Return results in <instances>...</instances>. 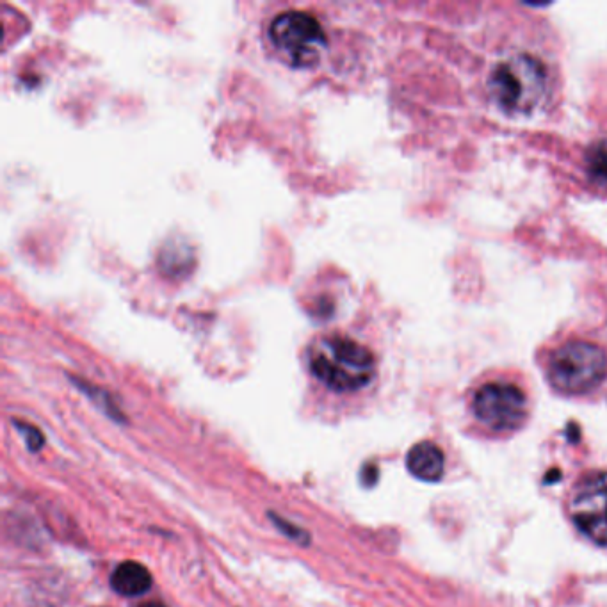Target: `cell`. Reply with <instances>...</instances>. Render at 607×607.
<instances>
[{
  "label": "cell",
  "mask_w": 607,
  "mask_h": 607,
  "mask_svg": "<svg viewBox=\"0 0 607 607\" xmlns=\"http://www.w3.org/2000/svg\"><path fill=\"white\" fill-rule=\"evenodd\" d=\"M308 365L317 380L335 392L364 389L376 374L371 349L346 335H323L308 349Z\"/></svg>",
  "instance_id": "cell-1"
},
{
  "label": "cell",
  "mask_w": 607,
  "mask_h": 607,
  "mask_svg": "<svg viewBox=\"0 0 607 607\" xmlns=\"http://www.w3.org/2000/svg\"><path fill=\"white\" fill-rule=\"evenodd\" d=\"M488 93L504 113H535L549 93V70L529 54L506 57L490 73Z\"/></svg>",
  "instance_id": "cell-2"
},
{
  "label": "cell",
  "mask_w": 607,
  "mask_h": 607,
  "mask_svg": "<svg viewBox=\"0 0 607 607\" xmlns=\"http://www.w3.org/2000/svg\"><path fill=\"white\" fill-rule=\"evenodd\" d=\"M547 376L563 394H586L607 378V355L599 344L570 340L552 353Z\"/></svg>",
  "instance_id": "cell-3"
},
{
  "label": "cell",
  "mask_w": 607,
  "mask_h": 607,
  "mask_svg": "<svg viewBox=\"0 0 607 607\" xmlns=\"http://www.w3.org/2000/svg\"><path fill=\"white\" fill-rule=\"evenodd\" d=\"M269 40L292 68H312L319 63L328 40L323 25L308 11L289 9L269 24Z\"/></svg>",
  "instance_id": "cell-4"
},
{
  "label": "cell",
  "mask_w": 607,
  "mask_h": 607,
  "mask_svg": "<svg viewBox=\"0 0 607 607\" xmlns=\"http://www.w3.org/2000/svg\"><path fill=\"white\" fill-rule=\"evenodd\" d=\"M474 413L481 424L494 431L517 429L527 415V397L513 383H486L474 396Z\"/></svg>",
  "instance_id": "cell-5"
},
{
  "label": "cell",
  "mask_w": 607,
  "mask_h": 607,
  "mask_svg": "<svg viewBox=\"0 0 607 607\" xmlns=\"http://www.w3.org/2000/svg\"><path fill=\"white\" fill-rule=\"evenodd\" d=\"M570 513L584 535L607 545V472H591L575 485Z\"/></svg>",
  "instance_id": "cell-6"
},
{
  "label": "cell",
  "mask_w": 607,
  "mask_h": 607,
  "mask_svg": "<svg viewBox=\"0 0 607 607\" xmlns=\"http://www.w3.org/2000/svg\"><path fill=\"white\" fill-rule=\"evenodd\" d=\"M406 467L410 474L421 481H438L446 469V458L440 447L431 442L415 444L406 456Z\"/></svg>",
  "instance_id": "cell-7"
},
{
  "label": "cell",
  "mask_w": 607,
  "mask_h": 607,
  "mask_svg": "<svg viewBox=\"0 0 607 607\" xmlns=\"http://www.w3.org/2000/svg\"><path fill=\"white\" fill-rule=\"evenodd\" d=\"M111 586L123 597H139L152 588V575L145 565L136 561H125L114 570Z\"/></svg>",
  "instance_id": "cell-8"
},
{
  "label": "cell",
  "mask_w": 607,
  "mask_h": 607,
  "mask_svg": "<svg viewBox=\"0 0 607 607\" xmlns=\"http://www.w3.org/2000/svg\"><path fill=\"white\" fill-rule=\"evenodd\" d=\"M586 171L593 182L607 186V138L590 146L586 154Z\"/></svg>",
  "instance_id": "cell-9"
},
{
  "label": "cell",
  "mask_w": 607,
  "mask_h": 607,
  "mask_svg": "<svg viewBox=\"0 0 607 607\" xmlns=\"http://www.w3.org/2000/svg\"><path fill=\"white\" fill-rule=\"evenodd\" d=\"M13 424H15L18 431L22 433V437H24L27 447H29L31 451H34V453H36V451H40L41 446H43V442H45V438H43L40 431L34 428V426H31V424H24V422L13 421Z\"/></svg>",
  "instance_id": "cell-10"
},
{
  "label": "cell",
  "mask_w": 607,
  "mask_h": 607,
  "mask_svg": "<svg viewBox=\"0 0 607 607\" xmlns=\"http://www.w3.org/2000/svg\"><path fill=\"white\" fill-rule=\"evenodd\" d=\"M269 517L273 518V522H275L276 527L284 533L285 536H289L291 540L298 543H305L307 545L310 542V538H308L307 533L300 529L298 526H292L289 520H285V518L276 517L275 513H271Z\"/></svg>",
  "instance_id": "cell-11"
},
{
  "label": "cell",
  "mask_w": 607,
  "mask_h": 607,
  "mask_svg": "<svg viewBox=\"0 0 607 607\" xmlns=\"http://www.w3.org/2000/svg\"><path fill=\"white\" fill-rule=\"evenodd\" d=\"M362 478H364L365 486L373 485L376 478H378V469L374 465H367L364 472H362Z\"/></svg>",
  "instance_id": "cell-12"
},
{
  "label": "cell",
  "mask_w": 607,
  "mask_h": 607,
  "mask_svg": "<svg viewBox=\"0 0 607 607\" xmlns=\"http://www.w3.org/2000/svg\"><path fill=\"white\" fill-rule=\"evenodd\" d=\"M141 607H166L164 606V604H161V602H146V604H143V606Z\"/></svg>",
  "instance_id": "cell-13"
}]
</instances>
